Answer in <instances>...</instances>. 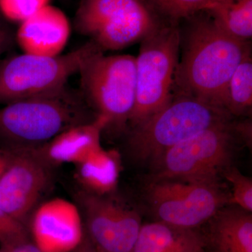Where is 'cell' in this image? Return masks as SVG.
<instances>
[{"mask_svg": "<svg viewBox=\"0 0 252 252\" xmlns=\"http://www.w3.org/2000/svg\"><path fill=\"white\" fill-rule=\"evenodd\" d=\"M206 14L199 12L188 18L190 23L185 32L180 30L181 55L173 93L192 96L223 109L230 77L251 49L250 42L230 35Z\"/></svg>", "mask_w": 252, "mask_h": 252, "instance_id": "1", "label": "cell"}, {"mask_svg": "<svg viewBox=\"0 0 252 252\" xmlns=\"http://www.w3.org/2000/svg\"><path fill=\"white\" fill-rule=\"evenodd\" d=\"M97 117L80 90L66 85L49 94L3 105L0 108V147H38Z\"/></svg>", "mask_w": 252, "mask_h": 252, "instance_id": "2", "label": "cell"}, {"mask_svg": "<svg viewBox=\"0 0 252 252\" xmlns=\"http://www.w3.org/2000/svg\"><path fill=\"white\" fill-rule=\"evenodd\" d=\"M251 124H217L177 144L153 162L152 180L220 181L231 167L240 142L250 143Z\"/></svg>", "mask_w": 252, "mask_h": 252, "instance_id": "3", "label": "cell"}, {"mask_svg": "<svg viewBox=\"0 0 252 252\" xmlns=\"http://www.w3.org/2000/svg\"><path fill=\"white\" fill-rule=\"evenodd\" d=\"M233 119L217 106L192 96L173 93L163 108L132 127L129 149L137 160L153 163L180 142Z\"/></svg>", "mask_w": 252, "mask_h": 252, "instance_id": "4", "label": "cell"}, {"mask_svg": "<svg viewBox=\"0 0 252 252\" xmlns=\"http://www.w3.org/2000/svg\"><path fill=\"white\" fill-rule=\"evenodd\" d=\"M145 0H81L76 31L104 51H117L141 41L163 26Z\"/></svg>", "mask_w": 252, "mask_h": 252, "instance_id": "5", "label": "cell"}, {"mask_svg": "<svg viewBox=\"0 0 252 252\" xmlns=\"http://www.w3.org/2000/svg\"><path fill=\"white\" fill-rule=\"evenodd\" d=\"M181 33L168 23L141 41L136 57V97L127 124L134 127L163 108L172 97Z\"/></svg>", "mask_w": 252, "mask_h": 252, "instance_id": "6", "label": "cell"}, {"mask_svg": "<svg viewBox=\"0 0 252 252\" xmlns=\"http://www.w3.org/2000/svg\"><path fill=\"white\" fill-rule=\"evenodd\" d=\"M102 51L89 40L78 49L55 57L23 54L0 62V104L54 92L67 85L86 60Z\"/></svg>", "mask_w": 252, "mask_h": 252, "instance_id": "7", "label": "cell"}, {"mask_svg": "<svg viewBox=\"0 0 252 252\" xmlns=\"http://www.w3.org/2000/svg\"><path fill=\"white\" fill-rule=\"evenodd\" d=\"M79 74L80 91L94 114L105 118L108 126L127 125L135 103L136 57L98 51L86 60Z\"/></svg>", "mask_w": 252, "mask_h": 252, "instance_id": "8", "label": "cell"}, {"mask_svg": "<svg viewBox=\"0 0 252 252\" xmlns=\"http://www.w3.org/2000/svg\"><path fill=\"white\" fill-rule=\"evenodd\" d=\"M149 206L158 220L188 228H200L229 204L220 181L164 179L151 180Z\"/></svg>", "mask_w": 252, "mask_h": 252, "instance_id": "9", "label": "cell"}, {"mask_svg": "<svg viewBox=\"0 0 252 252\" xmlns=\"http://www.w3.org/2000/svg\"><path fill=\"white\" fill-rule=\"evenodd\" d=\"M8 149L11 159L0 180V208L27 227L32 212L52 185L56 167L33 148Z\"/></svg>", "mask_w": 252, "mask_h": 252, "instance_id": "10", "label": "cell"}, {"mask_svg": "<svg viewBox=\"0 0 252 252\" xmlns=\"http://www.w3.org/2000/svg\"><path fill=\"white\" fill-rule=\"evenodd\" d=\"M74 198L86 233L97 248L105 252H132L142 225L137 212L107 195L81 189Z\"/></svg>", "mask_w": 252, "mask_h": 252, "instance_id": "11", "label": "cell"}, {"mask_svg": "<svg viewBox=\"0 0 252 252\" xmlns=\"http://www.w3.org/2000/svg\"><path fill=\"white\" fill-rule=\"evenodd\" d=\"M32 243L43 252H70L80 245L86 232L77 204L56 198L37 205L28 219Z\"/></svg>", "mask_w": 252, "mask_h": 252, "instance_id": "12", "label": "cell"}, {"mask_svg": "<svg viewBox=\"0 0 252 252\" xmlns=\"http://www.w3.org/2000/svg\"><path fill=\"white\" fill-rule=\"evenodd\" d=\"M71 34V25L59 8L48 4L20 23L16 39L23 54L60 56Z\"/></svg>", "mask_w": 252, "mask_h": 252, "instance_id": "13", "label": "cell"}, {"mask_svg": "<svg viewBox=\"0 0 252 252\" xmlns=\"http://www.w3.org/2000/svg\"><path fill=\"white\" fill-rule=\"evenodd\" d=\"M108 124L105 118L97 116L92 122L70 127L32 148L53 167L77 165L101 148V134Z\"/></svg>", "mask_w": 252, "mask_h": 252, "instance_id": "14", "label": "cell"}, {"mask_svg": "<svg viewBox=\"0 0 252 252\" xmlns=\"http://www.w3.org/2000/svg\"><path fill=\"white\" fill-rule=\"evenodd\" d=\"M205 224V252H252L251 212L223 207Z\"/></svg>", "mask_w": 252, "mask_h": 252, "instance_id": "15", "label": "cell"}, {"mask_svg": "<svg viewBox=\"0 0 252 252\" xmlns=\"http://www.w3.org/2000/svg\"><path fill=\"white\" fill-rule=\"evenodd\" d=\"M132 252H205L201 229L157 220L142 224Z\"/></svg>", "mask_w": 252, "mask_h": 252, "instance_id": "16", "label": "cell"}, {"mask_svg": "<svg viewBox=\"0 0 252 252\" xmlns=\"http://www.w3.org/2000/svg\"><path fill=\"white\" fill-rule=\"evenodd\" d=\"M120 172V158L115 151L102 147L76 165L75 178L81 190L108 195L115 190Z\"/></svg>", "mask_w": 252, "mask_h": 252, "instance_id": "17", "label": "cell"}, {"mask_svg": "<svg viewBox=\"0 0 252 252\" xmlns=\"http://www.w3.org/2000/svg\"><path fill=\"white\" fill-rule=\"evenodd\" d=\"M223 31L239 40L252 36V0H214L205 10Z\"/></svg>", "mask_w": 252, "mask_h": 252, "instance_id": "18", "label": "cell"}, {"mask_svg": "<svg viewBox=\"0 0 252 252\" xmlns=\"http://www.w3.org/2000/svg\"><path fill=\"white\" fill-rule=\"evenodd\" d=\"M252 107L251 53L239 64L225 90L223 109L232 117L250 116Z\"/></svg>", "mask_w": 252, "mask_h": 252, "instance_id": "19", "label": "cell"}, {"mask_svg": "<svg viewBox=\"0 0 252 252\" xmlns=\"http://www.w3.org/2000/svg\"><path fill=\"white\" fill-rule=\"evenodd\" d=\"M157 13L168 22L177 24L182 19H188L205 11L214 0H145Z\"/></svg>", "mask_w": 252, "mask_h": 252, "instance_id": "20", "label": "cell"}, {"mask_svg": "<svg viewBox=\"0 0 252 252\" xmlns=\"http://www.w3.org/2000/svg\"><path fill=\"white\" fill-rule=\"evenodd\" d=\"M223 175L232 186L229 204L252 213V179L243 175L236 167H233V165L225 170Z\"/></svg>", "mask_w": 252, "mask_h": 252, "instance_id": "21", "label": "cell"}, {"mask_svg": "<svg viewBox=\"0 0 252 252\" xmlns=\"http://www.w3.org/2000/svg\"><path fill=\"white\" fill-rule=\"evenodd\" d=\"M50 0H0V10L13 22L22 23L41 8L49 4Z\"/></svg>", "mask_w": 252, "mask_h": 252, "instance_id": "22", "label": "cell"}, {"mask_svg": "<svg viewBox=\"0 0 252 252\" xmlns=\"http://www.w3.org/2000/svg\"><path fill=\"white\" fill-rule=\"evenodd\" d=\"M31 240L27 227L0 208V247L13 246Z\"/></svg>", "mask_w": 252, "mask_h": 252, "instance_id": "23", "label": "cell"}, {"mask_svg": "<svg viewBox=\"0 0 252 252\" xmlns=\"http://www.w3.org/2000/svg\"><path fill=\"white\" fill-rule=\"evenodd\" d=\"M14 39L9 28L0 23V57L12 46Z\"/></svg>", "mask_w": 252, "mask_h": 252, "instance_id": "24", "label": "cell"}, {"mask_svg": "<svg viewBox=\"0 0 252 252\" xmlns=\"http://www.w3.org/2000/svg\"><path fill=\"white\" fill-rule=\"evenodd\" d=\"M1 248L6 249L9 252H43L32 243L31 240L16 244L13 246Z\"/></svg>", "mask_w": 252, "mask_h": 252, "instance_id": "25", "label": "cell"}, {"mask_svg": "<svg viewBox=\"0 0 252 252\" xmlns=\"http://www.w3.org/2000/svg\"><path fill=\"white\" fill-rule=\"evenodd\" d=\"M70 252H97V248L87 233L80 245Z\"/></svg>", "mask_w": 252, "mask_h": 252, "instance_id": "26", "label": "cell"}, {"mask_svg": "<svg viewBox=\"0 0 252 252\" xmlns=\"http://www.w3.org/2000/svg\"><path fill=\"white\" fill-rule=\"evenodd\" d=\"M11 159V152L9 149L0 147V180L6 171Z\"/></svg>", "mask_w": 252, "mask_h": 252, "instance_id": "27", "label": "cell"}, {"mask_svg": "<svg viewBox=\"0 0 252 252\" xmlns=\"http://www.w3.org/2000/svg\"><path fill=\"white\" fill-rule=\"evenodd\" d=\"M96 248H97V247H96ZM97 252H105L103 251V250H101V249H99L98 248H97Z\"/></svg>", "mask_w": 252, "mask_h": 252, "instance_id": "28", "label": "cell"}]
</instances>
